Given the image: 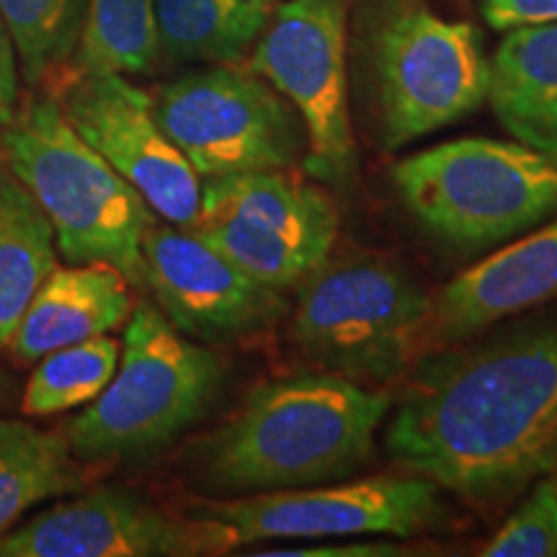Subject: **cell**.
Here are the masks:
<instances>
[{
	"label": "cell",
	"instance_id": "2e32d148",
	"mask_svg": "<svg viewBox=\"0 0 557 557\" xmlns=\"http://www.w3.org/2000/svg\"><path fill=\"white\" fill-rule=\"evenodd\" d=\"M129 310V282L111 263L54 267L32 295L5 348L24 364L39 361L54 348L107 336Z\"/></svg>",
	"mask_w": 557,
	"mask_h": 557
},
{
	"label": "cell",
	"instance_id": "d4e9b609",
	"mask_svg": "<svg viewBox=\"0 0 557 557\" xmlns=\"http://www.w3.org/2000/svg\"><path fill=\"white\" fill-rule=\"evenodd\" d=\"M483 18L496 32L557 24V0H483Z\"/></svg>",
	"mask_w": 557,
	"mask_h": 557
},
{
	"label": "cell",
	"instance_id": "603a6c76",
	"mask_svg": "<svg viewBox=\"0 0 557 557\" xmlns=\"http://www.w3.org/2000/svg\"><path fill=\"white\" fill-rule=\"evenodd\" d=\"M83 5L86 0H0V18L9 26L26 81H47L70 62Z\"/></svg>",
	"mask_w": 557,
	"mask_h": 557
},
{
	"label": "cell",
	"instance_id": "d6986e66",
	"mask_svg": "<svg viewBox=\"0 0 557 557\" xmlns=\"http://www.w3.org/2000/svg\"><path fill=\"white\" fill-rule=\"evenodd\" d=\"M54 267L50 222L0 158V348L9 346L32 295Z\"/></svg>",
	"mask_w": 557,
	"mask_h": 557
},
{
	"label": "cell",
	"instance_id": "7402d4cb",
	"mask_svg": "<svg viewBox=\"0 0 557 557\" xmlns=\"http://www.w3.org/2000/svg\"><path fill=\"white\" fill-rule=\"evenodd\" d=\"M122 346L116 338L96 336L45 354L24 387V416L45 418L88 406L114 377Z\"/></svg>",
	"mask_w": 557,
	"mask_h": 557
},
{
	"label": "cell",
	"instance_id": "cb8c5ba5",
	"mask_svg": "<svg viewBox=\"0 0 557 557\" xmlns=\"http://www.w3.org/2000/svg\"><path fill=\"white\" fill-rule=\"evenodd\" d=\"M485 557H555L557 555V478L553 472L532 483L487 545Z\"/></svg>",
	"mask_w": 557,
	"mask_h": 557
},
{
	"label": "cell",
	"instance_id": "52a82bcc",
	"mask_svg": "<svg viewBox=\"0 0 557 557\" xmlns=\"http://www.w3.org/2000/svg\"><path fill=\"white\" fill-rule=\"evenodd\" d=\"M429 318L431 297L398 263L348 256L305 278L292 336L323 372L389 382L413 359Z\"/></svg>",
	"mask_w": 557,
	"mask_h": 557
},
{
	"label": "cell",
	"instance_id": "8fae6325",
	"mask_svg": "<svg viewBox=\"0 0 557 557\" xmlns=\"http://www.w3.org/2000/svg\"><path fill=\"white\" fill-rule=\"evenodd\" d=\"M189 513L214 521L230 545L269 540H323L357 534L410 537L442 527L444 511L436 483L421 475H380L344 485H305L199 504Z\"/></svg>",
	"mask_w": 557,
	"mask_h": 557
},
{
	"label": "cell",
	"instance_id": "8992f818",
	"mask_svg": "<svg viewBox=\"0 0 557 557\" xmlns=\"http://www.w3.org/2000/svg\"><path fill=\"white\" fill-rule=\"evenodd\" d=\"M380 137L406 148L472 114L487 99L491 62L478 32L423 0H377L367 21Z\"/></svg>",
	"mask_w": 557,
	"mask_h": 557
},
{
	"label": "cell",
	"instance_id": "4316f807",
	"mask_svg": "<svg viewBox=\"0 0 557 557\" xmlns=\"http://www.w3.org/2000/svg\"><path fill=\"white\" fill-rule=\"evenodd\" d=\"M400 549L387 542H354V545H315V547H289V549H259L256 557H387Z\"/></svg>",
	"mask_w": 557,
	"mask_h": 557
},
{
	"label": "cell",
	"instance_id": "ac0fdd59",
	"mask_svg": "<svg viewBox=\"0 0 557 557\" xmlns=\"http://www.w3.org/2000/svg\"><path fill=\"white\" fill-rule=\"evenodd\" d=\"M269 18L267 0H156L160 54L173 62L235 65Z\"/></svg>",
	"mask_w": 557,
	"mask_h": 557
},
{
	"label": "cell",
	"instance_id": "5bb4252c",
	"mask_svg": "<svg viewBox=\"0 0 557 557\" xmlns=\"http://www.w3.org/2000/svg\"><path fill=\"white\" fill-rule=\"evenodd\" d=\"M143 256L145 284L160 312L199 344L261 336L289 310L284 289L246 274L189 227L152 225Z\"/></svg>",
	"mask_w": 557,
	"mask_h": 557
},
{
	"label": "cell",
	"instance_id": "ba28073f",
	"mask_svg": "<svg viewBox=\"0 0 557 557\" xmlns=\"http://www.w3.org/2000/svg\"><path fill=\"white\" fill-rule=\"evenodd\" d=\"M156 116L197 176L287 171L308 150L302 120L261 75L214 65L165 83Z\"/></svg>",
	"mask_w": 557,
	"mask_h": 557
},
{
	"label": "cell",
	"instance_id": "484cf974",
	"mask_svg": "<svg viewBox=\"0 0 557 557\" xmlns=\"http://www.w3.org/2000/svg\"><path fill=\"white\" fill-rule=\"evenodd\" d=\"M21 65H18V52L13 45V37L9 26L0 18V132L16 120L18 114V101H21Z\"/></svg>",
	"mask_w": 557,
	"mask_h": 557
},
{
	"label": "cell",
	"instance_id": "9c48e42d",
	"mask_svg": "<svg viewBox=\"0 0 557 557\" xmlns=\"http://www.w3.org/2000/svg\"><path fill=\"white\" fill-rule=\"evenodd\" d=\"M189 230L261 284L289 289L329 261L338 214L308 181L250 171L207 178Z\"/></svg>",
	"mask_w": 557,
	"mask_h": 557
},
{
	"label": "cell",
	"instance_id": "7a4b0ae2",
	"mask_svg": "<svg viewBox=\"0 0 557 557\" xmlns=\"http://www.w3.org/2000/svg\"><path fill=\"white\" fill-rule=\"evenodd\" d=\"M389 406L393 395L385 389L331 372L269 380L194 444L186 470L214 496L336 483L372 459Z\"/></svg>",
	"mask_w": 557,
	"mask_h": 557
},
{
	"label": "cell",
	"instance_id": "30bf717a",
	"mask_svg": "<svg viewBox=\"0 0 557 557\" xmlns=\"http://www.w3.org/2000/svg\"><path fill=\"white\" fill-rule=\"evenodd\" d=\"M348 0H287L253 45L250 73L292 103L308 135L310 176L346 184L357 173L348 107Z\"/></svg>",
	"mask_w": 557,
	"mask_h": 557
},
{
	"label": "cell",
	"instance_id": "3957f363",
	"mask_svg": "<svg viewBox=\"0 0 557 557\" xmlns=\"http://www.w3.org/2000/svg\"><path fill=\"white\" fill-rule=\"evenodd\" d=\"M0 150L50 222L67 263H111L145 287L150 207L83 139L54 99H34L3 129Z\"/></svg>",
	"mask_w": 557,
	"mask_h": 557
},
{
	"label": "cell",
	"instance_id": "83f0119b",
	"mask_svg": "<svg viewBox=\"0 0 557 557\" xmlns=\"http://www.w3.org/2000/svg\"><path fill=\"white\" fill-rule=\"evenodd\" d=\"M267 3H274V0H267Z\"/></svg>",
	"mask_w": 557,
	"mask_h": 557
},
{
	"label": "cell",
	"instance_id": "9a60e30c",
	"mask_svg": "<svg viewBox=\"0 0 557 557\" xmlns=\"http://www.w3.org/2000/svg\"><path fill=\"white\" fill-rule=\"evenodd\" d=\"M557 297V220L462 271L431 299L426 338L468 341L498 320Z\"/></svg>",
	"mask_w": 557,
	"mask_h": 557
},
{
	"label": "cell",
	"instance_id": "44dd1931",
	"mask_svg": "<svg viewBox=\"0 0 557 557\" xmlns=\"http://www.w3.org/2000/svg\"><path fill=\"white\" fill-rule=\"evenodd\" d=\"M158 58L156 0H86L70 75H145Z\"/></svg>",
	"mask_w": 557,
	"mask_h": 557
},
{
	"label": "cell",
	"instance_id": "5b68a950",
	"mask_svg": "<svg viewBox=\"0 0 557 557\" xmlns=\"http://www.w3.org/2000/svg\"><path fill=\"white\" fill-rule=\"evenodd\" d=\"M408 212L457 248H487L557 212V165L521 143L449 139L393 165Z\"/></svg>",
	"mask_w": 557,
	"mask_h": 557
},
{
	"label": "cell",
	"instance_id": "6da1fadb",
	"mask_svg": "<svg viewBox=\"0 0 557 557\" xmlns=\"http://www.w3.org/2000/svg\"><path fill=\"white\" fill-rule=\"evenodd\" d=\"M403 470L478 508L557 470V318L421 359L385 434Z\"/></svg>",
	"mask_w": 557,
	"mask_h": 557
},
{
	"label": "cell",
	"instance_id": "ffe728a7",
	"mask_svg": "<svg viewBox=\"0 0 557 557\" xmlns=\"http://www.w3.org/2000/svg\"><path fill=\"white\" fill-rule=\"evenodd\" d=\"M78 459L62 431L0 416V534L45 500L81 487Z\"/></svg>",
	"mask_w": 557,
	"mask_h": 557
},
{
	"label": "cell",
	"instance_id": "277c9868",
	"mask_svg": "<svg viewBox=\"0 0 557 557\" xmlns=\"http://www.w3.org/2000/svg\"><path fill=\"white\" fill-rule=\"evenodd\" d=\"M225 367L152 305L132 312L114 377L65 429L78 462L139 459L165 449L209 413Z\"/></svg>",
	"mask_w": 557,
	"mask_h": 557
},
{
	"label": "cell",
	"instance_id": "7c38bea8",
	"mask_svg": "<svg viewBox=\"0 0 557 557\" xmlns=\"http://www.w3.org/2000/svg\"><path fill=\"white\" fill-rule=\"evenodd\" d=\"M58 107L73 129L114 169L158 218L191 227L199 218L197 171L160 127L152 99L124 75H70Z\"/></svg>",
	"mask_w": 557,
	"mask_h": 557
},
{
	"label": "cell",
	"instance_id": "e0dca14e",
	"mask_svg": "<svg viewBox=\"0 0 557 557\" xmlns=\"http://www.w3.org/2000/svg\"><path fill=\"white\" fill-rule=\"evenodd\" d=\"M487 62L496 120L517 143L557 165V24L506 32Z\"/></svg>",
	"mask_w": 557,
	"mask_h": 557
},
{
	"label": "cell",
	"instance_id": "4fadbf2b",
	"mask_svg": "<svg viewBox=\"0 0 557 557\" xmlns=\"http://www.w3.org/2000/svg\"><path fill=\"white\" fill-rule=\"evenodd\" d=\"M233 549L201 517H176L137 493L101 487L0 534V557H194Z\"/></svg>",
	"mask_w": 557,
	"mask_h": 557
}]
</instances>
